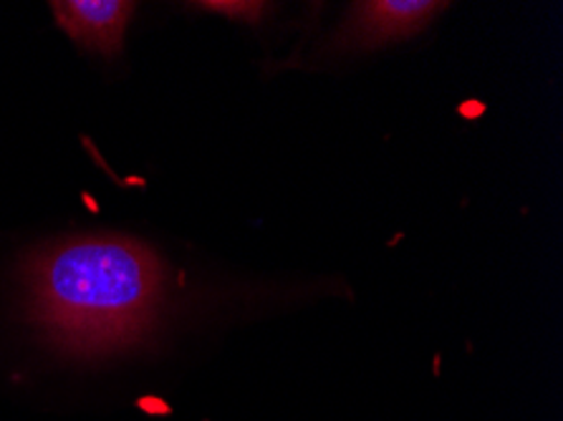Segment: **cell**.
Here are the masks:
<instances>
[{"mask_svg":"<svg viewBox=\"0 0 563 421\" xmlns=\"http://www.w3.org/2000/svg\"><path fill=\"white\" fill-rule=\"evenodd\" d=\"M51 8L56 23L76 46L112 58L122 51L126 25L136 5L122 0H66L51 3Z\"/></svg>","mask_w":563,"mask_h":421,"instance_id":"obj_3","label":"cell"},{"mask_svg":"<svg viewBox=\"0 0 563 421\" xmlns=\"http://www.w3.org/2000/svg\"><path fill=\"white\" fill-rule=\"evenodd\" d=\"M434 0H369L354 3L344 29L336 36L339 51H372L384 43L412 38L445 11Z\"/></svg>","mask_w":563,"mask_h":421,"instance_id":"obj_2","label":"cell"},{"mask_svg":"<svg viewBox=\"0 0 563 421\" xmlns=\"http://www.w3.org/2000/svg\"><path fill=\"white\" fill-rule=\"evenodd\" d=\"M25 315L66 356L119 354L155 331L169 303L162 257L124 235H76L33 251L21 268Z\"/></svg>","mask_w":563,"mask_h":421,"instance_id":"obj_1","label":"cell"}]
</instances>
